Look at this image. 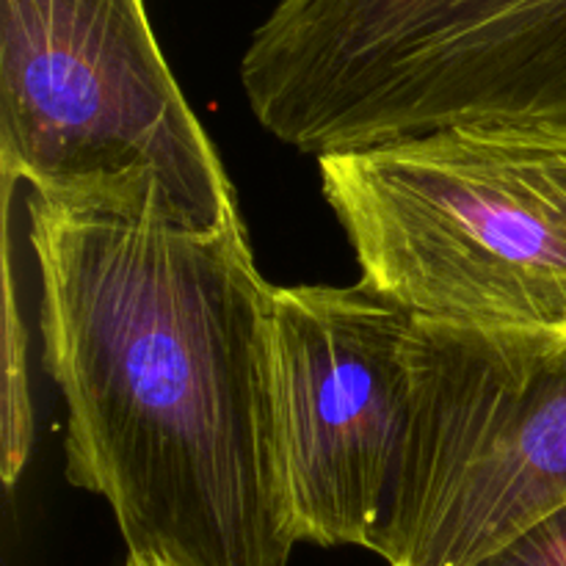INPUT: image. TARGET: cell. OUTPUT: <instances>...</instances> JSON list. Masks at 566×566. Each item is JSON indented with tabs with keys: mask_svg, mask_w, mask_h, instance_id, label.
Segmentation results:
<instances>
[{
	"mask_svg": "<svg viewBox=\"0 0 566 566\" xmlns=\"http://www.w3.org/2000/svg\"><path fill=\"white\" fill-rule=\"evenodd\" d=\"M42 365L66 403V479L127 558L287 566L271 296L247 224L199 235L28 197Z\"/></svg>",
	"mask_w": 566,
	"mask_h": 566,
	"instance_id": "1",
	"label": "cell"
},
{
	"mask_svg": "<svg viewBox=\"0 0 566 566\" xmlns=\"http://www.w3.org/2000/svg\"><path fill=\"white\" fill-rule=\"evenodd\" d=\"M241 86L315 158L448 127L566 130V0H276Z\"/></svg>",
	"mask_w": 566,
	"mask_h": 566,
	"instance_id": "2",
	"label": "cell"
},
{
	"mask_svg": "<svg viewBox=\"0 0 566 566\" xmlns=\"http://www.w3.org/2000/svg\"><path fill=\"white\" fill-rule=\"evenodd\" d=\"M318 169L370 291L415 318L566 335V130L448 127Z\"/></svg>",
	"mask_w": 566,
	"mask_h": 566,
	"instance_id": "3",
	"label": "cell"
},
{
	"mask_svg": "<svg viewBox=\"0 0 566 566\" xmlns=\"http://www.w3.org/2000/svg\"><path fill=\"white\" fill-rule=\"evenodd\" d=\"M0 169L50 202L199 235L243 221L147 0H0Z\"/></svg>",
	"mask_w": 566,
	"mask_h": 566,
	"instance_id": "4",
	"label": "cell"
},
{
	"mask_svg": "<svg viewBox=\"0 0 566 566\" xmlns=\"http://www.w3.org/2000/svg\"><path fill=\"white\" fill-rule=\"evenodd\" d=\"M566 506V335L415 318L409 415L370 551L473 566Z\"/></svg>",
	"mask_w": 566,
	"mask_h": 566,
	"instance_id": "5",
	"label": "cell"
},
{
	"mask_svg": "<svg viewBox=\"0 0 566 566\" xmlns=\"http://www.w3.org/2000/svg\"><path fill=\"white\" fill-rule=\"evenodd\" d=\"M412 321L363 280L274 287L276 437L298 542L374 547L407 431Z\"/></svg>",
	"mask_w": 566,
	"mask_h": 566,
	"instance_id": "6",
	"label": "cell"
},
{
	"mask_svg": "<svg viewBox=\"0 0 566 566\" xmlns=\"http://www.w3.org/2000/svg\"><path fill=\"white\" fill-rule=\"evenodd\" d=\"M6 219V252H3V291H6V318H3V484L14 490L28 453L33 446V409L28 396L25 374V324L17 307L14 285V258H11L9 208L3 205Z\"/></svg>",
	"mask_w": 566,
	"mask_h": 566,
	"instance_id": "7",
	"label": "cell"
},
{
	"mask_svg": "<svg viewBox=\"0 0 566 566\" xmlns=\"http://www.w3.org/2000/svg\"><path fill=\"white\" fill-rule=\"evenodd\" d=\"M473 566H566V506Z\"/></svg>",
	"mask_w": 566,
	"mask_h": 566,
	"instance_id": "8",
	"label": "cell"
},
{
	"mask_svg": "<svg viewBox=\"0 0 566 566\" xmlns=\"http://www.w3.org/2000/svg\"><path fill=\"white\" fill-rule=\"evenodd\" d=\"M125 566H160V564H144V562H136V558H127Z\"/></svg>",
	"mask_w": 566,
	"mask_h": 566,
	"instance_id": "9",
	"label": "cell"
}]
</instances>
